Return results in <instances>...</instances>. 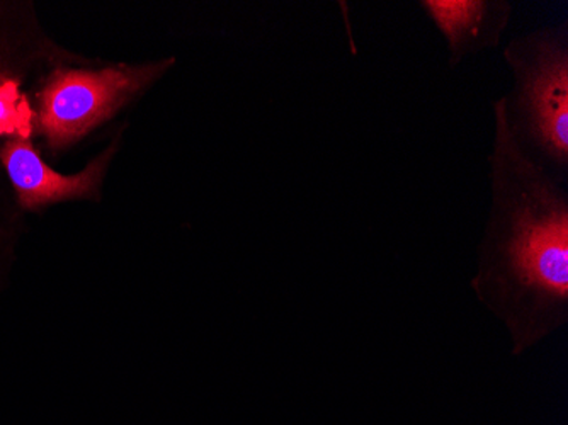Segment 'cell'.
I'll return each instance as SVG.
<instances>
[{
	"mask_svg": "<svg viewBox=\"0 0 568 425\" xmlns=\"http://www.w3.org/2000/svg\"><path fill=\"white\" fill-rule=\"evenodd\" d=\"M9 179L16 188L19 203L28 210L57 201L91 196L106 169L110 153L99 156L84 172L62 175L48 168L30 140L16 136L0 152Z\"/></svg>",
	"mask_w": 568,
	"mask_h": 425,
	"instance_id": "5",
	"label": "cell"
},
{
	"mask_svg": "<svg viewBox=\"0 0 568 425\" xmlns=\"http://www.w3.org/2000/svg\"><path fill=\"white\" fill-rule=\"evenodd\" d=\"M31 111L19 95L18 88L12 82L0 85V135L18 133V136L30 135Z\"/></svg>",
	"mask_w": 568,
	"mask_h": 425,
	"instance_id": "6",
	"label": "cell"
},
{
	"mask_svg": "<svg viewBox=\"0 0 568 425\" xmlns=\"http://www.w3.org/2000/svg\"><path fill=\"white\" fill-rule=\"evenodd\" d=\"M417 4L445 38L452 69L499 47L513 14L507 0H420Z\"/></svg>",
	"mask_w": 568,
	"mask_h": 425,
	"instance_id": "4",
	"label": "cell"
},
{
	"mask_svg": "<svg viewBox=\"0 0 568 425\" xmlns=\"http://www.w3.org/2000/svg\"><path fill=\"white\" fill-rule=\"evenodd\" d=\"M504 60L514 85L506 102L513 135L557 174L568 171V22L513 38Z\"/></svg>",
	"mask_w": 568,
	"mask_h": 425,
	"instance_id": "2",
	"label": "cell"
},
{
	"mask_svg": "<svg viewBox=\"0 0 568 425\" xmlns=\"http://www.w3.org/2000/svg\"><path fill=\"white\" fill-rule=\"evenodd\" d=\"M172 60L142 69L62 70L53 73L41 94V131L53 149L82 139L92 128L161 75Z\"/></svg>",
	"mask_w": 568,
	"mask_h": 425,
	"instance_id": "3",
	"label": "cell"
},
{
	"mask_svg": "<svg viewBox=\"0 0 568 425\" xmlns=\"http://www.w3.org/2000/svg\"><path fill=\"white\" fill-rule=\"evenodd\" d=\"M493 110L490 204L471 287L521 356L568 321V191L513 135L504 98Z\"/></svg>",
	"mask_w": 568,
	"mask_h": 425,
	"instance_id": "1",
	"label": "cell"
}]
</instances>
